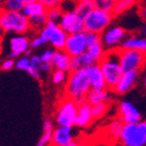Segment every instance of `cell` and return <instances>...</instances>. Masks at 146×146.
I'll use <instances>...</instances> for the list:
<instances>
[{"mask_svg":"<svg viewBox=\"0 0 146 146\" xmlns=\"http://www.w3.org/2000/svg\"><path fill=\"white\" fill-rule=\"evenodd\" d=\"M63 14H64V12L62 11V9L60 6L51 7V9H47V16H48L49 21H54L58 23L61 17L63 16Z\"/></svg>","mask_w":146,"mask_h":146,"instance_id":"obj_31","label":"cell"},{"mask_svg":"<svg viewBox=\"0 0 146 146\" xmlns=\"http://www.w3.org/2000/svg\"><path fill=\"white\" fill-rule=\"evenodd\" d=\"M87 72H88L92 89H107L106 79L99 65L94 64L93 66L89 67L87 69Z\"/></svg>","mask_w":146,"mask_h":146,"instance_id":"obj_17","label":"cell"},{"mask_svg":"<svg viewBox=\"0 0 146 146\" xmlns=\"http://www.w3.org/2000/svg\"><path fill=\"white\" fill-rule=\"evenodd\" d=\"M117 0H94V4L96 9H102L106 12L113 13L115 9Z\"/></svg>","mask_w":146,"mask_h":146,"instance_id":"obj_28","label":"cell"},{"mask_svg":"<svg viewBox=\"0 0 146 146\" xmlns=\"http://www.w3.org/2000/svg\"><path fill=\"white\" fill-rule=\"evenodd\" d=\"M63 146H80V144L78 142H76V141H72L70 143L66 144V145H63Z\"/></svg>","mask_w":146,"mask_h":146,"instance_id":"obj_45","label":"cell"},{"mask_svg":"<svg viewBox=\"0 0 146 146\" xmlns=\"http://www.w3.org/2000/svg\"><path fill=\"white\" fill-rule=\"evenodd\" d=\"M85 33H86V39H87L88 47L101 42V35L96 34V33H91V31H86Z\"/></svg>","mask_w":146,"mask_h":146,"instance_id":"obj_32","label":"cell"},{"mask_svg":"<svg viewBox=\"0 0 146 146\" xmlns=\"http://www.w3.org/2000/svg\"><path fill=\"white\" fill-rule=\"evenodd\" d=\"M125 36H126V31L124 28L120 26H114V27L108 28L102 33L101 43L108 49L116 48L125 39Z\"/></svg>","mask_w":146,"mask_h":146,"instance_id":"obj_11","label":"cell"},{"mask_svg":"<svg viewBox=\"0 0 146 146\" xmlns=\"http://www.w3.org/2000/svg\"><path fill=\"white\" fill-rule=\"evenodd\" d=\"M51 64L54 69L63 70L65 72H70L71 66V56L67 52L63 50H55L53 52V58H52Z\"/></svg>","mask_w":146,"mask_h":146,"instance_id":"obj_18","label":"cell"},{"mask_svg":"<svg viewBox=\"0 0 146 146\" xmlns=\"http://www.w3.org/2000/svg\"><path fill=\"white\" fill-rule=\"evenodd\" d=\"M94 64H96L94 62V60L87 52H85L82 54H79L77 56L71 58L70 71H76V70H80V69H88L89 67L93 66Z\"/></svg>","mask_w":146,"mask_h":146,"instance_id":"obj_20","label":"cell"},{"mask_svg":"<svg viewBox=\"0 0 146 146\" xmlns=\"http://www.w3.org/2000/svg\"><path fill=\"white\" fill-rule=\"evenodd\" d=\"M43 131H54L53 129V124H52L51 120H45L44 121V124H43Z\"/></svg>","mask_w":146,"mask_h":146,"instance_id":"obj_41","label":"cell"},{"mask_svg":"<svg viewBox=\"0 0 146 146\" xmlns=\"http://www.w3.org/2000/svg\"><path fill=\"white\" fill-rule=\"evenodd\" d=\"M47 7H46L42 2H40L39 0L36 1V2L33 3H28V4H25L22 9V14L24 16H26L27 18H31L33 16L40 15V14H43V13L47 12Z\"/></svg>","mask_w":146,"mask_h":146,"instance_id":"obj_23","label":"cell"},{"mask_svg":"<svg viewBox=\"0 0 146 146\" xmlns=\"http://www.w3.org/2000/svg\"><path fill=\"white\" fill-rule=\"evenodd\" d=\"M92 115V106L86 100L77 106V117H76V125L79 127L89 126L93 121Z\"/></svg>","mask_w":146,"mask_h":146,"instance_id":"obj_15","label":"cell"},{"mask_svg":"<svg viewBox=\"0 0 146 146\" xmlns=\"http://www.w3.org/2000/svg\"><path fill=\"white\" fill-rule=\"evenodd\" d=\"M120 47L124 49H136L146 53V36H128L125 38Z\"/></svg>","mask_w":146,"mask_h":146,"instance_id":"obj_21","label":"cell"},{"mask_svg":"<svg viewBox=\"0 0 146 146\" xmlns=\"http://www.w3.org/2000/svg\"><path fill=\"white\" fill-rule=\"evenodd\" d=\"M22 2L24 3V4H28V3H33V2H36L38 0H21Z\"/></svg>","mask_w":146,"mask_h":146,"instance_id":"obj_47","label":"cell"},{"mask_svg":"<svg viewBox=\"0 0 146 146\" xmlns=\"http://www.w3.org/2000/svg\"><path fill=\"white\" fill-rule=\"evenodd\" d=\"M52 134H53V131H44L41 137V140L40 142H42L44 145H48V144L51 143V139H52Z\"/></svg>","mask_w":146,"mask_h":146,"instance_id":"obj_39","label":"cell"},{"mask_svg":"<svg viewBox=\"0 0 146 146\" xmlns=\"http://www.w3.org/2000/svg\"><path fill=\"white\" fill-rule=\"evenodd\" d=\"M0 28L3 33H13L16 35H24L31 29V23L22 12L0 9Z\"/></svg>","mask_w":146,"mask_h":146,"instance_id":"obj_3","label":"cell"},{"mask_svg":"<svg viewBox=\"0 0 146 146\" xmlns=\"http://www.w3.org/2000/svg\"><path fill=\"white\" fill-rule=\"evenodd\" d=\"M140 15L141 17L144 19V20H146V6H143V7H141L140 9Z\"/></svg>","mask_w":146,"mask_h":146,"instance_id":"obj_43","label":"cell"},{"mask_svg":"<svg viewBox=\"0 0 146 146\" xmlns=\"http://www.w3.org/2000/svg\"><path fill=\"white\" fill-rule=\"evenodd\" d=\"M138 0H117L115 5V9L113 11V15L117 16L125 12L127 9H129L131 6H133L135 3L137 2Z\"/></svg>","mask_w":146,"mask_h":146,"instance_id":"obj_27","label":"cell"},{"mask_svg":"<svg viewBox=\"0 0 146 146\" xmlns=\"http://www.w3.org/2000/svg\"><path fill=\"white\" fill-rule=\"evenodd\" d=\"M47 42H48V41H47L44 36H42L41 35H40V36H36V38H34V39L31 40V47H33V48H38V47H40V46L45 45Z\"/></svg>","mask_w":146,"mask_h":146,"instance_id":"obj_35","label":"cell"},{"mask_svg":"<svg viewBox=\"0 0 146 146\" xmlns=\"http://www.w3.org/2000/svg\"><path fill=\"white\" fill-rule=\"evenodd\" d=\"M2 2H3V0H0V4H2Z\"/></svg>","mask_w":146,"mask_h":146,"instance_id":"obj_51","label":"cell"},{"mask_svg":"<svg viewBox=\"0 0 146 146\" xmlns=\"http://www.w3.org/2000/svg\"><path fill=\"white\" fill-rule=\"evenodd\" d=\"M87 49H88V44H87L85 31L78 34L68 35L64 50L71 58L85 53Z\"/></svg>","mask_w":146,"mask_h":146,"instance_id":"obj_9","label":"cell"},{"mask_svg":"<svg viewBox=\"0 0 146 146\" xmlns=\"http://www.w3.org/2000/svg\"><path fill=\"white\" fill-rule=\"evenodd\" d=\"M120 141L125 146H145L146 135L139 124L124 123L120 136Z\"/></svg>","mask_w":146,"mask_h":146,"instance_id":"obj_8","label":"cell"},{"mask_svg":"<svg viewBox=\"0 0 146 146\" xmlns=\"http://www.w3.org/2000/svg\"><path fill=\"white\" fill-rule=\"evenodd\" d=\"M53 52L54 51L51 50V49H47V50L43 52L42 54L40 55L43 63H51L52 58H53Z\"/></svg>","mask_w":146,"mask_h":146,"instance_id":"obj_36","label":"cell"},{"mask_svg":"<svg viewBox=\"0 0 146 146\" xmlns=\"http://www.w3.org/2000/svg\"><path fill=\"white\" fill-rule=\"evenodd\" d=\"M9 44H11V51H12L9 54L11 58H14L16 56L23 54L27 49H29V46H31L29 39L24 35L14 36L13 38H11Z\"/></svg>","mask_w":146,"mask_h":146,"instance_id":"obj_14","label":"cell"},{"mask_svg":"<svg viewBox=\"0 0 146 146\" xmlns=\"http://www.w3.org/2000/svg\"><path fill=\"white\" fill-rule=\"evenodd\" d=\"M139 125H140V127L142 128V131H144V134L146 135V120L145 121H141L140 123H139Z\"/></svg>","mask_w":146,"mask_h":146,"instance_id":"obj_44","label":"cell"},{"mask_svg":"<svg viewBox=\"0 0 146 146\" xmlns=\"http://www.w3.org/2000/svg\"><path fill=\"white\" fill-rule=\"evenodd\" d=\"M39 1L40 2H42L47 9H51V7L60 6L61 5V3L63 2L64 0H39Z\"/></svg>","mask_w":146,"mask_h":146,"instance_id":"obj_37","label":"cell"},{"mask_svg":"<svg viewBox=\"0 0 146 146\" xmlns=\"http://www.w3.org/2000/svg\"><path fill=\"white\" fill-rule=\"evenodd\" d=\"M24 56H31V49H27V50H26V51L24 52Z\"/></svg>","mask_w":146,"mask_h":146,"instance_id":"obj_48","label":"cell"},{"mask_svg":"<svg viewBox=\"0 0 146 146\" xmlns=\"http://www.w3.org/2000/svg\"><path fill=\"white\" fill-rule=\"evenodd\" d=\"M95 9L94 0H77L76 7L74 12L80 20H85V18Z\"/></svg>","mask_w":146,"mask_h":146,"instance_id":"obj_22","label":"cell"},{"mask_svg":"<svg viewBox=\"0 0 146 146\" xmlns=\"http://www.w3.org/2000/svg\"><path fill=\"white\" fill-rule=\"evenodd\" d=\"M86 52L94 60V62L96 64H98L99 61L101 60V58L104 56L106 50H104V46L102 45V43L99 42V43H97V44H95V45L88 47V49H87Z\"/></svg>","mask_w":146,"mask_h":146,"instance_id":"obj_24","label":"cell"},{"mask_svg":"<svg viewBox=\"0 0 146 146\" xmlns=\"http://www.w3.org/2000/svg\"><path fill=\"white\" fill-rule=\"evenodd\" d=\"M140 33H141V35H142V36H146V24H145V25H143V26H142V28H141Z\"/></svg>","mask_w":146,"mask_h":146,"instance_id":"obj_46","label":"cell"},{"mask_svg":"<svg viewBox=\"0 0 146 146\" xmlns=\"http://www.w3.org/2000/svg\"><path fill=\"white\" fill-rule=\"evenodd\" d=\"M29 23H31V27L36 29V31H42V28L46 25V23L49 21L47 12L40 14V15L33 16L31 18H28Z\"/></svg>","mask_w":146,"mask_h":146,"instance_id":"obj_25","label":"cell"},{"mask_svg":"<svg viewBox=\"0 0 146 146\" xmlns=\"http://www.w3.org/2000/svg\"><path fill=\"white\" fill-rule=\"evenodd\" d=\"M3 34H4V33H3V31L1 29V28H0V38L2 36V35H3Z\"/></svg>","mask_w":146,"mask_h":146,"instance_id":"obj_50","label":"cell"},{"mask_svg":"<svg viewBox=\"0 0 146 146\" xmlns=\"http://www.w3.org/2000/svg\"><path fill=\"white\" fill-rule=\"evenodd\" d=\"M76 117H77V104L71 98L66 97L58 104L55 122L58 126H68L72 127L76 125Z\"/></svg>","mask_w":146,"mask_h":146,"instance_id":"obj_6","label":"cell"},{"mask_svg":"<svg viewBox=\"0 0 146 146\" xmlns=\"http://www.w3.org/2000/svg\"><path fill=\"white\" fill-rule=\"evenodd\" d=\"M123 125L124 123L119 119V120H114V121L111 122V124L109 125V128H108V133L113 139L115 140H120V136H121V131L122 128H123Z\"/></svg>","mask_w":146,"mask_h":146,"instance_id":"obj_26","label":"cell"},{"mask_svg":"<svg viewBox=\"0 0 146 146\" xmlns=\"http://www.w3.org/2000/svg\"><path fill=\"white\" fill-rule=\"evenodd\" d=\"M15 66V62L13 61V58H7L6 61H4L1 65V68H2L3 70H11L13 67Z\"/></svg>","mask_w":146,"mask_h":146,"instance_id":"obj_40","label":"cell"},{"mask_svg":"<svg viewBox=\"0 0 146 146\" xmlns=\"http://www.w3.org/2000/svg\"><path fill=\"white\" fill-rule=\"evenodd\" d=\"M138 77H139V71L124 72L113 91L119 95H123L125 93H127L136 86L138 82Z\"/></svg>","mask_w":146,"mask_h":146,"instance_id":"obj_13","label":"cell"},{"mask_svg":"<svg viewBox=\"0 0 146 146\" xmlns=\"http://www.w3.org/2000/svg\"><path fill=\"white\" fill-rule=\"evenodd\" d=\"M111 99H112V96L110 94V92L107 91V89H91L86 97V100L91 106L101 104V102H108Z\"/></svg>","mask_w":146,"mask_h":146,"instance_id":"obj_19","label":"cell"},{"mask_svg":"<svg viewBox=\"0 0 146 146\" xmlns=\"http://www.w3.org/2000/svg\"><path fill=\"white\" fill-rule=\"evenodd\" d=\"M36 146H46V145H44V144H43L42 142H40V141H39V143L36 144Z\"/></svg>","mask_w":146,"mask_h":146,"instance_id":"obj_49","label":"cell"},{"mask_svg":"<svg viewBox=\"0 0 146 146\" xmlns=\"http://www.w3.org/2000/svg\"><path fill=\"white\" fill-rule=\"evenodd\" d=\"M92 89L87 69L70 71L66 82V96L75 101L77 106L86 101V97Z\"/></svg>","mask_w":146,"mask_h":146,"instance_id":"obj_2","label":"cell"},{"mask_svg":"<svg viewBox=\"0 0 146 146\" xmlns=\"http://www.w3.org/2000/svg\"><path fill=\"white\" fill-rule=\"evenodd\" d=\"M15 66L19 70L27 71L29 69V67H31V58H27V56L19 58L18 61H17V63L15 64Z\"/></svg>","mask_w":146,"mask_h":146,"instance_id":"obj_34","label":"cell"},{"mask_svg":"<svg viewBox=\"0 0 146 146\" xmlns=\"http://www.w3.org/2000/svg\"><path fill=\"white\" fill-rule=\"evenodd\" d=\"M113 18V13L106 12L95 7L84 20L85 31L101 35L106 29H108L110 24L112 23Z\"/></svg>","mask_w":146,"mask_h":146,"instance_id":"obj_4","label":"cell"},{"mask_svg":"<svg viewBox=\"0 0 146 146\" xmlns=\"http://www.w3.org/2000/svg\"><path fill=\"white\" fill-rule=\"evenodd\" d=\"M52 69H53V66L51 63H43L41 66V71L43 72H51Z\"/></svg>","mask_w":146,"mask_h":146,"instance_id":"obj_42","label":"cell"},{"mask_svg":"<svg viewBox=\"0 0 146 146\" xmlns=\"http://www.w3.org/2000/svg\"><path fill=\"white\" fill-rule=\"evenodd\" d=\"M98 65L104 73L108 90H114L116 85L121 78L123 70L120 63V51L119 48H110L106 50Z\"/></svg>","mask_w":146,"mask_h":146,"instance_id":"obj_1","label":"cell"},{"mask_svg":"<svg viewBox=\"0 0 146 146\" xmlns=\"http://www.w3.org/2000/svg\"><path fill=\"white\" fill-rule=\"evenodd\" d=\"M120 63L123 72L127 71H140L146 64V53L136 49L119 48Z\"/></svg>","mask_w":146,"mask_h":146,"instance_id":"obj_5","label":"cell"},{"mask_svg":"<svg viewBox=\"0 0 146 146\" xmlns=\"http://www.w3.org/2000/svg\"><path fill=\"white\" fill-rule=\"evenodd\" d=\"M42 64H43V62H42V60H41V56H40V55H31V67L35 68V69L41 70Z\"/></svg>","mask_w":146,"mask_h":146,"instance_id":"obj_38","label":"cell"},{"mask_svg":"<svg viewBox=\"0 0 146 146\" xmlns=\"http://www.w3.org/2000/svg\"><path fill=\"white\" fill-rule=\"evenodd\" d=\"M65 78H66V72L65 71L55 69L52 73V82L54 85H61L62 82H64Z\"/></svg>","mask_w":146,"mask_h":146,"instance_id":"obj_33","label":"cell"},{"mask_svg":"<svg viewBox=\"0 0 146 146\" xmlns=\"http://www.w3.org/2000/svg\"><path fill=\"white\" fill-rule=\"evenodd\" d=\"M25 4L21 0H3L2 7L9 11H16V12H21L23 6Z\"/></svg>","mask_w":146,"mask_h":146,"instance_id":"obj_30","label":"cell"},{"mask_svg":"<svg viewBox=\"0 0 146 146\" xmlns=\"http://www.w3.org/2000/svg\"><path fill=\"white\" fill-rule=\"evenodd\" d=\"M108 109H109L108 102H101V104H93V106H92V115H93V119L96 120V119L101 118V117L107 113Z\"/></svg>","mask_w":146,"mask_h":146,"instance_id":"obj_29","label":"cell"},{"mask_svg":"<svg viewBox=\"0 0 146 146\" xmlns=\"http://www.w3.org/2000/svg\"><path fill=\"white\" fill-rule=\"evenodd\" d=\"M119 112H120V120L123 123L139 124L141 122L140 112L129 101H122L119 104Z\"/></svg>","mask_w":146,"mask_h":146,"instance_id":"obj_12","label":"cell"},{"mask_svg":"<svg viewBox=\"0 0 146 146\" xmlns=\"http://www.w3.org/2000/svg\"><path fill=\"white\" fill-rule=\"evenodd\" d=\"M40 35L44 36L56 50H63L65 48L68 34L58 25V22L48 21L42 28Z\"/></svg>","mask_w":146,"mask_h":146,"instance_id":"obj_7","label":"cell"},{"mask_svg":"<svg viewBox=\"0 0 146 146\" xmlns=\"http://www.w3.org/2000/svg\"><path fill=\"white\" fill-rule=\"evenodd\" d=\"M58 25L68 35L78 34V33H82V31H85L84 21L77 17V15H76V13L74 11L73 12L64 13L63 16L61 17V19H60V21H58Z\"/></svg>","mask_w":146,"mask_h":146,"instance_id":"obj_10","label":"cell"},{"mask_svg":"<svg viewBox=\"0 0 146 146\" xmlns=\"http://www.w3.org/2000/svg\"><path fill=\"white\" fill-rule=\"evenodd\" d=\"M73 133L71 127L68 126H58L55 128L52 134L51 144L53 146H63L73 141Z\"/></svg>","mask_w":146,"mask_h":146,"instance_id":"obj_16","label":"cell"},{"mask_svg":"<svg viewBox=\"0 0 146 146\" xmlns=\"http://www.w3.org/2000/svg\"><path fill=\"white\" fill-rule=\"evenodd\" d=\"M144 85H145V87H146V77H145V82H144Z\"/></svg>","mask_w":146,"mask_h":146,"instance_id":"obj_52","label":"cell"}]
</instances>
